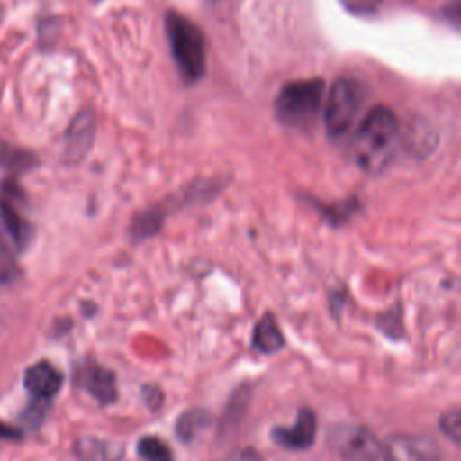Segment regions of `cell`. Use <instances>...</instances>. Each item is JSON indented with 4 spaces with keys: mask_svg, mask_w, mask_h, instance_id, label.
Masks as SVG:
<instances>
[{
    "mask_svg": "<svg viewBox=\"0 0 461 461\" xmlns=\"http://www.w3.org/2000/svg\"><path fill=\"white\" fill-rule=\"evenodd\" d=\"M441 429L447 436H450L454 441H459V429H461V420H459V411H450L441 418Z\"/></svg>",
    "mask_w": 461,
    "mask_h": 461,
    "instance_id": "cell-18",
    "label": "cell"
},
{
    "mask_svg": "<svg viewBox=\"0 0 461 461\" xmlns=\"http://www.w3.org/2000/svg\"><path fill=\"white\" fill-rule=\"evenodd\" d=\"M211 416L209 412L202 411V409H193L187 411L180 416L178 423H176V434L182 441H193V438L209 425Z\"/></svg>",
    "mask_w": 461,
    "mask_h": 461,
    "instance_id": "cell-14",
    "label": "cell"
},
{
    "mask_svg": "<svg viewBox=\"0 0 461 461\" xmlns=\"http://www.w3.org/2000/svg\"><path fill=\"white\" fill-rule=\"evenodd\" d=\"M166 38L175 67L184 83L193 85L205 74V41L198 25L178 11H169L164 20Z\"/></svg>",
    "mask_w": 461,
    "mask_h": 461,
    "instance_id": "cell-2",
    "label": "cell"
},
{
    "mask_svg": "<svg viewBox=\"0 0 461 461\" xmlns=\"http://www.w3.org/2000/svg\"><path fill=\"white\" fill-rule=\"evenodd\" d=\"M77 380L101 403H110L115 400V380L110 371L99 366L81 367Z\"/></svg>",
    "mask_w": 461,
    "mask_h": 461,
    "instance_id": "cell-11",
    "label": "cell"
},
{
    "mask_svg": "<svg viewBox=\"0 0 461 461\" xmlns=\"http://www.w3.org/2000/svg\"><path fill=\"white\" fill-rule=\"evenodd\" d=\"M63 384V375L47 360L36 362L23 373V385L36 400L49 402Z\"/></svg>",
    "mask_w": 461,
    "mask_h": 461,
    "instance_id": "cell-10",
    "label": "cell"
},
{
    "mask_svg": "<svg viewBox=\"0 0 461 461\" xmlns=\"http://www.w3.org/2000/svg\"><path fill=\"white\" fill-rule=\"evenodd\" d=\"M384 0H340V4L353 14H373L378 11V7L382 5Z\"/></svg>",
    "mask_w": 461,
    "mask_h": 461,
    "instance_id": "cell-17",
    "label": "cell"
},
{
    "mask_svg": "<svg viewBox=\"0 0 461 461\" xmlns=\"http://www.w3.org/2000/svg\"><path fill=\"white\" fill-rule=\"evenodd\" d=\"M400 146V124L396 115L384 104L373 106L358 122L351 151L357 166L369 173L378 175L389 167Z\"/></svg>",
    "mask_w": 461,
    "mask_h": 461,
    "instance_id": "cell-1",
    "label": "cell"
},
{
    "mask_svg": "<svg viewBox=\"0 0 461 461\" xmlns=\"http://www.w3.org/2000/svg\"><path fill=\"white\" fill-rule=\"evenodd\" d=\"M34 164H36V157L32 153L0 140V167L2 169L22 173V171L34 167Z\"/></svg>",
    "mask_w": 461,
    "mask_h": 461,
    "instance_id": "cell-13",
    "label": "cell"
},
{
    "mask_svg": "<svg viewBox=\"0 0 461 461\" xmlns=\"http://www.w3.org/2000/svg\"><path fill=\"white\" fill-rule=\"evenodd\" d=\"M22 436V430L13 425H5L0 421V439H18Z\"/></svg>",
    "mask_w": 461,
    "mask_h": 461,
    "instance_id": "cell-20",
    "label": "cell"
},
{
    "mask_svg": "<svg viewBox=\"0 0 461 461\" xmlns=\"http://www.w3.org/2000/svg\"><path fill=\"white\" fill-rule=\"evenodd\" d=\"M362 103L364 94L358 81L344 76L331 85L324 110V124L330 139L344 140L353 131Z\"/></svg>",
    "mask_w": 461,
    "mask_h": 461,
    "instance_id": "cell-4",
    "label": "cell"
},
{
    "mask_svg": "<svg viewBox=\"0 0 461 461\" xmlns=\"http://www.w3.org/2000/svg\"><path fill=\"white\" fill-rule=\"evenodd\" d=\"M95 135V117L92 112H79L65 133V158L79 162L90 151Z\"/></svg>",
    "mask_w": 461,
    "mask_h": 461,
    "instance_id": "cell-8",
    "label": "cell"
},
{
    "mask_svg": "<svg viewBox=\"0 0 461 461\" xmlns=\"http://www.w3.org/2000/svg\"><path fill=\"white\" fill-rule=\"evenodd\" d=\"M137 452L144 461H173V452L166 441L155 436H144L137 443Z\"/></svg>",
    "mask_w": 461,
    "mask_h": 461,
    "instance_id": "cell-15",
    "label": "cell"
},
{
    "mask_svg": "<svg viewBox=\"0 0 461 461\" xmlns=\"http://www.w3.org/2000/svg\"><path fill=\"white\" fill-rule=\"evenodd\" d=\"M391 461H439L436 443L423 436L396 434L385 441Z\"/></svg>",
    "mask_w": 461,
    "mask_h": 461,
    "instance_id": "cell-7",
    "label": "cell"
},
{
    "mask_svg": "<svg viewBox=\"0 0 461 461\" xmlns=\"http://www.w3.org/2000/svg\"><path fill=\"white\" fill-rule=\"evenodd\" d=\"M220 461H263V457L254 448H238Z\"/></svg>",
    "mask_w": 461,
    "mask_h": 461,
    "instance_id": "cell-19",
    "label": "cell"
},
{
    "mask_svg": "<svg viewBox=\"0 0 461 461\" xmlns=\"http://www.w3.org/2000/svg\"><path fill=\"white\" fill-rule=\"evenodd\" d=\"M317 418L310 409H301L292 427H277L272 430V438L285 448L303 450L308 448L315 439Z\"/></svg>",
    "mask_w": 461,
    "mask_h": 461,
    "instance_id": "cell-9",
    "label": "cell"
},
{
    "mask_svg": "<svg viewBox=\"0 0 461 461\" xmlns=\"http://www.w3.org/2000/svg\"><path fill=\"white\" fill-rule=\"evenodd\" d=\"M252 346L261 353H276L285 346L283 333L270 313H265L252 333Z\"/></svg>",
    "mask_w": 461,
    "mask_h": 461,
    "instance_id": "cell-12",
    "label": "cell"
},
{
    "mask_svg": "<svg viewBox=\"0 0 461 461\" xmlns=\"http://www.w3.org/2000/svg\"><path fill=\"white\" fill-rule=\"evenodd\" d=\"M18 276V267L13 254L0 243V285L14 281Z\"/></svg>",
    "mask_w": 461,
    "mask_h": 461,
    "instance_id": "cell-16",
    "label": "cell"
},
{
    "mask_svg": "<svg viewBox=\"0 0 461 461\" xmlns=\"http://www.w3.org/2000/svg\"><path fill=\"white\" fill-rule=\"evenodd\" d=\"M20 203H22V193L18 185L13 180L4 182L0 189V220L11 241L14 243V247L18 250H23L32 240L34 229L31 221L23 216V212L18 209Z\"/></svg>",
    "mask_w": 461,
    "mask_h": 461,
    "instance_id": "cell-6",
    "label": "cell"
},
{
    "mask_svg": "<svg viewBox=\"0 0 461 461\" xmlns=\"http://www.w3.org/2000/svg\"><path fill=\"white\" fill-rule=\"evenodd\" d=\"M328 445L342 461H391L385 441L364 425H333L328 430Z\"/></svg>",
    "mask_w": 461,
    "mask_h": 461,
    "instance_id": "cell-5",
    "label": "cell"
},
{
    "mask_svg": "<svg viewBox=\"0 0 461 461\" xmlns=\"http://www.w3.org/2000/svg\"><path fill=\"white\" fill-rule=\"evenodd\" d=\"M324 95L321 77L295 79L286 83L276 97V119L292 130H308L315 124Z\"/></svg>",
    "mask_w": 461,
    "mask_h": 461,
    "instance_id": "cell-3",
    "label": "cell"
}]
</instances>
